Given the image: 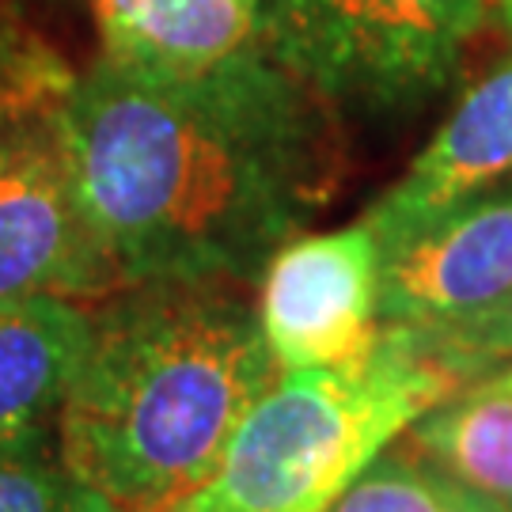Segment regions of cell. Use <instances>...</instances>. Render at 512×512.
I'll list each match as a JSON object with an SVG mask.
<instances>
[{"instance_id":"cell-12","label":"cell","mask_w":512,"mask_h":512,"mask_svg":"<svg viewBox=\"0 0 512 512\" xmlns=\"http://www.w3.org/2000/svg\"><path fill=\"white\" fill-rule=\"evenodd\" d=\"M456 482L429 467L403 437L368 463L327 512H440Z\"/></svg>"},{"instance_id":"cell-13","label":"cell","mask_w":512,"mask_h":512,"mask_svg":"<svg viewBox=\"0 0 512 512\" xmlns=\"http://www.w3.org/2000/svg\"><path fill=\"white\" fill-rule=\"evenodd\" d=\"M80 490L57 456L54 425L0 440V512H73Z\"/></svg>"},{"instance_id":"cell-18","label":"cell","mask_w":512,"mask_h":512,"mask_svg":"<svg viewBox=\"0 0 512 512\" xmlns=\"http://www.w3.org/2000/svg\"><path fill=\"white\" fill-rule=\"evenodd\" d=\"M490 23L512 38V0H490Z\"/></svg>"},{"instance_id":"cell-11","label":"cell","mask_w":512,"mask_h":512,"mask_svg":"<svg viewBox=\"0 0 512 512\" xmlns=\"http://www.w3.org/2000/svg\"><path fill=\"white\" fill-rule=\"evenodd\" d=\"M403 440L456 486L512 509V391L475 380L425 410Z\"/></svg>"},{"instance_id":"cell-10","label":"cell","mask_w":512,"mask_h":512,"mask_svg":"<svg viewBox=\"0 0 512 512\" xmlns=\"http://www.w3.org/2000/svg\"><path fill=\"white\" fill-rule=\"evenodd\" d=\"M92 308L38 296L0 304V440L54 425L88 346Z\"/></svg>"},{"instance_id":"cell-19","label":"cell","mask_w":512,"mask_h":512,"mask_svg":"<svg viewBox=\"0 0 512 512\" xmlns=\"http://www.w3.org/2000/svg\"><path fill=\"white\" fill-rule=\"evenodd\" d=\"M482 380H490V384L505 387V391H512V365L509 368H497V372H490V376H482Z\"/></svg>"},{"instance_id":"cell-15","label":"cell","mask_w":512,"mask_h":512,"mask_svg":"<svg viewBox=\"0 0 512 512\" xmlns=\"http://www.w3.org/2000/svg\"><path fill=\"white\" fill-rule=\"evenodd\" d=\"M65 61L35 35L23 19L0 0V92L19 88V84H35V80H54L65 76Z\"/></svg>"},{"instance_id":"cell-1","label":"cell","mask_w":512,"mask_h":512,"mask_svg":"<svg viewBox=\"0 0 512 512\" xmlns=\"http://www.w3.org/2000/svg\"><path fill=\"white\" fill-rule=\"evenodd\" d=\"M61 126L118 289L258 285L346 179L342 114L262 42L183 76L99 54L69 76Z\"/></svg>"},{"instance_id":"cell-4","label":"cell","mask_w":512,"mask_h":512,"mask_svg":"<svg viewBox=\"0 0 512 512\" xmlns=\"http://www.w3.org/2000/svg\"><path fill=\"white\" fill-rule=\"evenodd\" d=\"M490 0H258L262 46L346 114H406L456 80Z\"/></svg>"},{"instance_id":"cell-16","label":"cell","mask_w":512,"mask_h":512,"mask_svg":"<svg viewBox=\"0 0 512 512\" xmlns=\"http://www.w3.org/2000/svg\"><path fill=\"white\" fill-rule=\"evenodd\" d=\"M440 512H512V509H509V505H501V501H490V497L471 494V490L456 486V490H452V497L444 501V509H440Z\"/></svg>"},{"instance_id":"cell-7","label":"cell","mask_w":512,"mask_h":512,"mask_svg":"<svg viewBox=\"0 0 512 512\" xmlns=\"http://www.w3.org/2000/svg\"><path fill=\"white\" fill-rule=\"evenodd\" d=\"M512 293V186L452 205L384 251L380 323L437 330Z\"/></svg>"},{"instance_id":"cell-6","label":"cell","mask_w":512,"mask_h":512,"mask_svg":"<svg viewBox=\"0 0 512 512\" xmlns=\"http://www.w3.org/2000/svg\"><path fill=\"white\" fill-rule=\"evenodd\" d=\"M384 243L365 217L330 232H300L255 285L258 327L281 372L361 357L380 338Z\"/></svg>"},{"instance_id":"cell-17","label":"cell","mask_w":512,"mask_h":512,"mask_svg":"<svg viewBox=\"0 0 512 512\" xmlns=\"http://www.w3.org/2000/svg\"><path fill=\"white\" fill-rule=\"evenodd\" d=\"M73 512H126V509L110 505L107 497L92 494V490H80V501H76V509H73Z\"/></svg>"},{"instance_id":"cell-8","label":"cell","mask_w":512,"mask_h":512,"mask_svg":"<svg viewBox=\"0 0 512 512\" xmlns=\"http://www.w3.org/2000/svg\"><path fill=\"white\" fill-rule=\"evenodd\" d=\"M512 186V57L456 99L403 175L368 205L384 251L452 205Z\"/></svg>"},{"instance_id":"cell-14","label":"cell","mask_w":512,"mask_h":512,"mask_svg":"<svg viewBox=\"0 0 512 512\" xmlns=\"http://www.w3.org/2000/svg\"><path fill=\"white\" fill-rule=\"evenodd\" d=\"M410 334L437 361L452 368L463 384H475L497 368L512 365V293L463 323L437 330H410Z\"/></svg>"},{"instance_id":"cell-9","label":"cell","mask_w":512,"mask_h":512,"mask_svg":"<svg viewBox=\"0 0 512 512\" xmlns=\"http://www.w3.org/2000/svg\"><path fill=\"white\" fill-rule=\"evenodd\" d=\"M99 54L141 73H202L262 42L258 0H92Z\"/></svg>"},{"instance_id":"cell-3","label":"cell","mask_w":512,"mask_h":512,"mask_svg":"<svg viewBox=\"0 0 512 512\" xmlns=\"http://www.w3.org/2000/svg\"><path fill=\"white\" fill-rule=\"evenodd\" d=\"M463 387L410 330L384 323L353 361L277 372L213 475L175 512H327L425 410Z\"/></svg>"},{"instance_id":"cell-2","label":"cell","mask_w":512,"mask_h":512,"mask_svg":"<svg viewBox=\"0 0 512 512\" xmlns=\"http://www.w3.org/2000/svg\"><path fill=\"white\" fill-rule=\"evenodd\" d=\"M88 308V346L54 414L57 456L118 509L175 512L281 372L255 285L141 281Z\"/></svg>"},{"instance_id":"cell-5","label":"cell","mask_w":512,"mask_h":512,"mask_svg":"<svg viewBox=\"0 0 512 512\" xmlns=\"http://www.w3.org/2000/svg\"><path fill=\"white\" fill-rule=\"evenodd\" d=\"M69 76L0 92V304L38 296L95 304L118 293L61 126Z\"/></svg>"}]
</instances>
